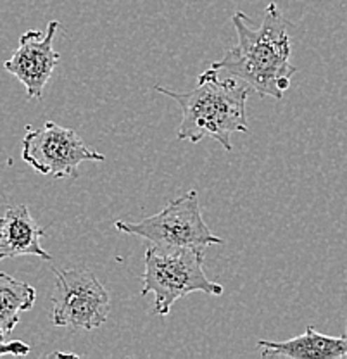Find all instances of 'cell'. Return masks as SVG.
I'll return each instance as SVG.
<instances>
[{
  "label": "cell",
  "mask_w": 347,
  "mask_h": 359,
  "mask_svg": "<svg viewBox=\"0 0 347 359\" xmlns=\"http://www.w3.org/2000/svg\"><path fill=\"white\" fill-rule=\"evenodd\" d=\"M29 353V346L23 340H11V342H6V340L0 337V356H26Z\"/></svg>",
  "instance_id": "cell-11"
},
{
  "label": "cell",
  "mask_w": 347,
  "mask_h": 359,
  "mask_svg": "<svg viewBox=\"0 0 347 359\" xmlns=\"http://www.w3.org/2000/svg\"><path fill=\"white\" fill-rule=\"evenodd\" d=\"M156 92L171 97L182 107V123L177 137L180 140L199 142L211 137L231 151L230 135L247 133L245 104L252 88L237 78H222L212 67L204 71L197 80V87L189 92H175L156 85Z\"/></svg>",
  "instance_id": "cell-2"
},
{
  "label": "cell",
  "mask_w": 347,
  "mask_h": 359,
  "mask_svg": "<svg viewBox=\"0 0 347 359\" xmlns=\"http://www.w3.org/2000/svg\"><path fill=\"white\" fill-rule=\"evenodd\" d=\"M55 285L50 294V321L55 327L90 332L107 320L109 294L90 269H61L52 266Z\"/></svg>",
  "instance_id": "cell-5"
},
{
  "label": "cell",
  "mask_w": 347,
  "mask_h": 359,
  "mask_svg": "<svg viewBox=\"0 0 347 359\" xmlns=\"http://www.w3.org/2000/svg\"><path fill=\"white\" fill-rule=\"evenodd\" d=\"M257 347L263 358H292V359H337L347 356V323L342 337L323 335L313 327L306 328L304 334L285 340L271 342L259 340Z\"/></svg>",
  "instance_id": "cell-9"
},
{
  "label": "cell",
  "mask_w": 347,
  "mask_h": 359,
  "mask_svg": "<svg viewBox=\"0 0 347 359\" xmlns=\"http://www.w3.org/2000/svg\"><path fill=\"white\" fill-rule=\"evenodd\" d=\"M142 295L154 294L152 314L168 316L178 299L193 292L222 295L223 287L204 273V249L164 250L154 245L145 249V271Z\"/></svg>",
  "instance_id": "cell-3"
},
{
  "label": "cell",
  "mask_w": 347,
  "mask_h": 359,
  "mask_svg": "<svg viewBox=\"0 0 347 359\" xmlns=\"http://www.w3.org/2000/svg\"><path fill=\"white\" fill-rule=\"evenodd\" d=\"M59 29L57 21L47 25V32L28 29L20 39L14 54L4 62V69L14 74L25 85L28 99H40L59 62V52L54 50V39Z\"/></svg>",
  "instance_id": "cell-7"
},
{
  "label": "cell",
  "mask_w": 347,
  "mask_h": 359,
  "mask_svg": "<svg viewBox=\"0 0 347 359\" xmlns=\"http://www.w3.org/2000/svg\"><path fill=\"white\" fill-rule=\"evenodd\" d=\"M231 22L237 29V45L211 67L242 80L259 97L282 100L297 73V67L290 62L289 22L282 11L271 2L264 9L259 26H254L244 13H235Z\"/></svg>",
  "instance_id": "cell-1"
},
{
  "label": "cell",
  "mask_w": 347,
  "mask_h": 359,
  "mask_svg": "<svg viewBox=\"0 0 347 359\" xmlns=\"http://www.w3.org/2000/svg\"><path fill=\"white\" fill-rule=\"evenodd\" d=\"M21 156L39 173L73 180L78 178V166L85 161H106L100 152L88 147L74 130L52 121L43 123L40 128H26Z\"/></svg>",
  "instance_id": "cell-6"
},
{
  "label": "cell",
  "mask_w": 347,
  "mask_h": 359,
  "mask_svg": "<svg viewBox=\"0 0 347 359\" xmlns=\"http://www.w3.org/2000/svg\"><path fill=\"white\" fill-rule=\"evenodd\" d=\"M114 226L119 231L145 238L149 245L164 250L206 249L209 245L225 244V241L216 237L204 223L197 190H190L171 201L158 215L137 223L118 219Z\"/></svg>",
  "instance_id": "cell-4"
},
{
  "label": "cell",
  "mask_w": 347,
  "mask_h": 359,
  "mask_svg": "<svg viewBox=\"0 0 347 359\" xmlns=\"http://www.w3.org/2000/svg\"><path fill=\"white\" fill-rule=\"evenodd\" d=\"M35 301L36 290L29 283L0 271V337L4 340L20 323L21 313L32 309Z\"/></svg>",
  "instance_id": "cell-10"
},
{
  "label": "cell",
  "mask_w": 347,
  "mask_h": 359,
  "mask_svg": "<svg viewBox=\"0 0 347 359\" xmlns=\"http://www.w3.org/2000/svg\"><path fill=\"white\" fill-rule=\"evenodd\" d=\"M46 230L29 215L25 204L9 205L0 218V261L20 256H39L50 261L52 256L40 244Z\"/></svg>",
  "instance_id": "cell-8"
}]
</instances>
